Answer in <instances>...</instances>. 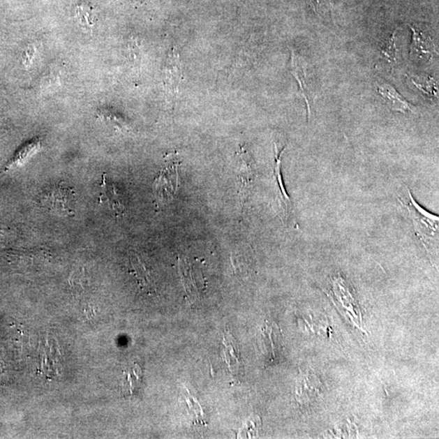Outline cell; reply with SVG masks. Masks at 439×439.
I'll use <instances>...</instances> for the list:
<instances>
[{"label": "cell", "mask_w": 439, "mask_h": 439, "mask_svg": "<svg viewBox=\"0 0 439 439\" xmlns=\"http://www.w3.org/2000/svg\"><path fill=\"white\" fill-rule=\"evenodd\" d=\"M406 190L409 197V203L408 205L402 204L406 206L418 238L420 239L426 249L430 251L431 246L438 245L439 218L424 209L414 200L410 190L407 186Z\"/></svg>", "instance_id": "1"}, {"label": "cell", "mask_w": 439, "mask_h": 439, "mask_svg": "<svg viewBox=\"0 0 439 439\" xmlns=\"http://www.w3.org/2000/svg\"><path fill=\"white\" fill-rule=\"evenodd\" d=\"M179 167L180 161L176 155L167 156L165 164L153 184L158 205H165L174 200L179 186Z\"/></svg>", "instance_id": "2"}, {"label": "cell", "mask_w": 439, "mask_h": 439, "mask_svg": "<svg viewBox=\"0 0 439 439\" xmlns=\"http://www.w3.org/2000/svg\"><path fill=\"white\" fill-rule=\"evenodd\" d=\"M237 159V186L240 205L244 208L254 187L255 171L253 158L245 147L240 146Z\"/></svg>", "instance_id": "3"}, {"label": "cell", "mask_w": 439, "mask_h": 439, "mask_svg": "<svg viewBox=\"0 0 439 439\" xmlns=\"http://www.w3.org/2000/svg\"><path fill=\"white\" fill-rule=\"evenodd\" d=\"M74 191L65 184H59L46 191L42 197V204L61 216L73 214Z\"/></svg>", "instance_id": "4"}, {"label": "cell", "mask_w": 439, "mask_h": 439, "mask_svg": "<svg viewBox=\"0 0 439 439\" xmlns=\"http://www.w3.org/2000/svg\"><path fill=\"white\" fill-rule=\"evenodd\" d=\"M292 72L298 82L301 95L303 96L308 107V117L312 115V108L315 94L312 74L309 73L308 64L292 49Z\"/></svg>", "instance_id": "5"}, {"label": "cell", "mask_w": 439, "mask_h": 439, "mask_svg": "<svg viewBox=\"0 0 439 439\" xmlns=\"http://www.w3.org/2000/svg\"><path fill=\"white\" fill-rule=\"evenodd\" d=\"M182 66L179 52L175 47L172 48L169 56L167 57L165 68V84L167 100L175 105L179 87L181 81Z\"/></svg>", "instance_id": "6"}, {"label": "cell", "mask_w": 439, "mask_h": 439, "mask_svg": "<svg viewBox=\"0 0 439 439\" xmlns=\"http://www.w3.org/2000/svg\"><path fill=\"white\" fill-rule=\"evenodd\" d=\"M412 31L410 58L413 61L424 64L431 61L436 47L431 36L416 26H409Z\"/></svg>", "instance_id": "7"}, {"label": "cell", "mask_w": 439, "mask_h": 439, "mask_svg": "<svg viewBox=\"0 0 439 439\" xmlns=\"http://www.w3.org/2000/svg\"><path fill=\"white\" fill-rule=\"evenodd\" d=\"M282 334L277 325L266 323L261 329L258 345L261 352L268 362H274L283 351Z\"/></svg>", "instance_id": "8"}, {"label": "cell", "mask_w": 439, "mask_h": 439, "mask_svg": "<svg viewBox=\"0 0 439 439\" xmlns=\"http://www.w3.org/2000/svg\"><path fill=\"white\" fill-rule=\"evenodd\" d=\"M376 88L379 96L392 111L401 112L403 114L415 112V107L409 103L393 86L387 83H378Z\"/></svg>", "instance_id": "9"}, {"label": "cell", "mask_w": 439, "mask_h": 439, "mask_svg": "<svg viewBox=\"0 0 439 439\" xmlns=\"http://www.w3.org/2000/svg\"><path fill=\"white\" fill-rule=\"evenodd\" d=\"M179 270L184 288L190 299L199 298L203 288L200 274H196L195 266L188 260H179Z\"/></svg>", "instance_id": "10"}, {"label": "cell", "mask_w": 439, "mask_h": 439, "mask_svg": "<svg viewBox=\"0 0 439 439\" xmlns=\"http://www.w3.org/2000/svg\"><path fill=\"white\" fill-rule=\"evenodd\" d=\"M322 392V383L314 374L306 373L298 380L296 393L298 402L307 404L315 401Z\"/></svg>", "instance_id": "11"}, {"label": "cell", "mask_w": 439, "mask_h": 439, "mask_svg": "<svg viewBox=\"0 0 439 439\" xmlns=\"http://www.w3.org/2000/svg\"><path fill=\"white\" fill-rule=\"evenodd\" d=\"M285 148L282 151H279L277 144H274L275 150V162H274V176L276 182H277L278 189V202L281 209L283 211V218L287 219L292 211V200L285 191L284 182L282 175V156Z\"/></svg>", "instance_id": "12"}, {"label": "cell", "mask_w": 439, "mask_h": 439, "mask_svg": "<svg viewBox=\"0 0 439 439\" xmlns=\"http://www.w3.org/2000/svg\"><path fill=\"white\" fill-rule=\"evenodd\" d=\"M222 357L228 366L229 371L233 376H240L241 374V357L238 344L235 341L229 333H225L223 345H222Z\"/></svg>", "instance_id": "13"}, {"label": "cell", "mask_w": 439, "mask_h": 439, "mask_svg": "<svg viewBox=\"0 0 439 439\" xmlns=\"http://www.w3.org/2000/svg\"><path fill=\"white\" fill-rule=\"evenodd\" d=\"M397 32H394L387 41H385L380 52V66L389 68L396 67L401 59V53L397 46Z\"/></svg>", "instance_id": "14"}, {"label": "cell", "mask_w": 439, "mask_h": 439, "mask_svg": "<svg viewBox=\"0 0 439 439\" xmlns=\"http://www.w3.org/2000/svg\"><path fill=\"white\" fill-rule=\"evenodd\" d=\"M101 200L106 202L117 214H124L125 206L123 204L121 195L118 193L115 186L107 181L105 177H103L101 186Z\"/></svg>", "instance_id": "15"}, {"label": "cell", "mask_w": 439, "mask_h": 439, "mask_svg": "<svg viewBox=\"0 0 439 439\" xmlns=\"http://www.w3.org/2000/svg\"><path fill=\"white\" fill-rule=\"evenodd\" d=\"M314 12L323 18L333 20L334 0H309Z\"/></svg>", "instance_id": "16"}, {"label": "cell", "mask_w": 439, "mask_h": 439, "mask_svg": "<svg viewBox=\"0 0 439 439\" xmlns=\"http://www.w3.org/2000/svg\"><path fill=\"white\" fill-rule=\"evenodd\" d=\"M412 82L414 84L418 90H420L422 93L426 94L429 96H437L438 88L435 81L431 78L428 79L427 81H416L412 79Z\"/></svg>", "instance_id": "17"}]
</instances>
